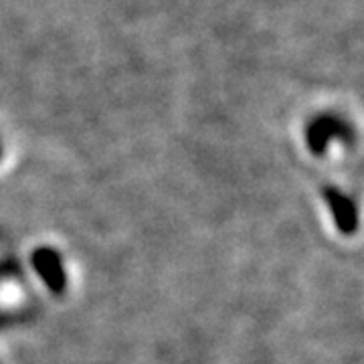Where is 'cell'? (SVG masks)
I'll return each instance as SVG.
<instances>
[{"mask_svg":"<svg viewBox=\"0 0 364 364\" xmlns=\"http://www.w3.org/2000/svg\"><path fill=\"white\" fill-rule=\"evenodd\" d=\"M33 263H35V269L43 277V282L47 284V287L55 291V294H61L65 289V273L61 267V259L59 255L53 251V249L41 247L33 253Z\"/></svg>","mask_w":364,"mask_h":364,"instance_id":"1","label":"cell"},{"mask_svg":"<svg viewBox=\"0 0 364 364\" xmlns=\"http://www.w3.org/2000/svg\"><path fill=\"white\" fill-rule=\"evenodd\" d=\"M344 134V126L338 124L336 119L332 117H318L310 126V130L306 132L308 136V144L312 148L316 154H320L322 150H326L328 142L336 136H342Z\"/></svg>","mask_w":364,"mask_h":364,"instance_id":"3","label":"cell"},{"mask_svg":"<svg viewBox=\"0 0 364 364\" xmlns=\"http://www.w3.org/2000/svg\"><path fill=\"white\" fill-rule=\"evenodd\" d=\"M324 196L328 200V207L334 215V221H336V227L344 235H352L358 227V210L354 207L350 198L346 195H342L336 188H324Z\"/></svg>","mask_w":364,"mask_h":364,"instance_id":"2","label":"cell"}]
</instances>
